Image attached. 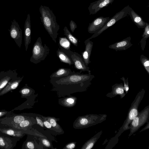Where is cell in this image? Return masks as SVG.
Here are the masks:
<instances>
[{"label": "cell", "mask_w": 149, "mask_h": 149, "mask_svg": "<svg viewBox=\"0 0 149 149\" xmlns=\"http://www.w3.org/2000/svg\"><path fill=\"white\" fill-rule=\"evenodd\" d=\"M75 72L67 76L58 79H50L52 90L56 92L59 97L69 96L72 93L87 90L95 77L91 73Z\"/></svg>", "instance_id": "6da1fadb"}, {"label": "cell", "mask_w": 149, "mask_h": 149, "mask_svg": "<svg viewBox=\"0 0 149 149\" xmlns=\"http://www.w3.org/2000/svg\"><path fill=\"white\" fill-rule=\"evenodd\" d=\"M39 11L41 22L45 29L52 40L56 43L60 26L56 22L54 14L49 7L42 5L39 8Z\"/></svg>", "instance_id": "7a4b0ae2"}, {"label": "cell", "mask_w": 149, "mask_h": 149, "mask_svg": "<svg viewBox=\"0 0 149 149\" xmlns=\"http://www.w3.org/2000/svg\"><path fill=\"white\" fill-rule=\"evenodd\" d=\"M145 92V90L143 88L137 94L131 104L125 120L114 137L118 138L123 132L130 130L132 122L139 113V107L144 97Z\"/></svg>", "instance_id": "3957f363"}, {"label": "cell", "mask_w": 149, "mask_h": 149, "mask_svg": "<svg viewBox=\"0 0 149 149\" xmlns=\"http://www.w3.org/2000/svg\"><path fill=\"white\" fill-rule=\"evenodd\" d=\"M107 117L106 114H88L79 116L73 123L75 129L88 128L100 123L105 121Z\"/></svg>", "instance_id": "277c9868"}, {"label": "cell", "mask_w": 149, "mask_h": 149, "mask_svg": "<svg viewBox=\"0 0 149 149\" xmlns=\"http://www.w3.org/2000/svg\"><path fill=\"white\" fill-rule=\"evenodd\" d=\"M50 49L45 43L42 45L41 38L39 37L33 45L32 55L30 61L37 64L44 61L48 55Z\"/></svg>", "instance_id": "5b68a950"}, {"label": "cell", "mask_w": 149, "mask_h": 149, "mask_svg": "<svg viewBox=\"0 0 149 149\" xmlns=\"http://www.w3.org/2000/svg\"><path fill=\"white\" fill-rule=\"evenodd\" d=\"M149 119V106L148 105L139 113L133 120L130 126L129 136L136 132Z\"/></svg>", "instance_id": "8992f818"}, {"label": "cell", "mask_w": 149, "mask_h": 149, "mask_svg": "<svg viewBox=\"0 0 149 149\" xmlns=\"http://www.w3.org/2000/svg\"><path fill=\"white\" fill-rule=\"evenodd\" d=\"M129 7V5H128L121 10L116 13L112 18L110 19L101 29L95 32L89 38L91 40L98 36L104 31L114 25L118 21L126 17L128 14Z\"/></svg>", "instance_id": "52a82bcc"}, {"label": "cell", "mask_w": 149, "mask_h": 149, "mask_svg": "<svg viewBox=\"0 0 149 149\" xmlns=\"http://www.w3.org/2000/svg\"><path fill=\"white\" fill-rule=\"evenodd\" d=\"M60 47L71 59L76 69L81 71H87L88 73H91L89 68L86 65L82 57L79 54L70 49H66Z\"/></svg>", "instance_id": "ba28073f"}, {"label": "cell", "mask_w": 149, "mask_h": 149, "mask_svg": "<svg viewBox=\"0 0 149 149\" xmlns=\"http://www.w3.org/2000/svg\"><path fill=\"white\" fill-rule=\"evenodd\" d=\"M26 113H13L8 116L0 118V124L7 125L10 127L20 123L30 117Z\"/></svg>", "instance_id": "9c48e42d"}, {"label": "cell", "mask_w": 149, "mask_h": 149, "mask_svg": "<svg viewBox=\"0 0 149 149\" xmlns=\"http://www.w3.org/2000/svg\"><path fill=\"white\" fill-rule=\"evenodd\" d=\"M8 30L11 38L14 40L19 48H20L22 41V30L15 19L12 21L10 29Z\"/></svg>", "instance_id": "30bf717a"}, {"label": "cell", "mask_w": 149, "mask_h": 149, "mask_svg": "<svg viewBox=\"0 0 149 149\" xmlns=\"http://www.w3.org/2000/svg\"><path fill=\"white\" fill-rule=\"evenodd\" d=\"M20 139L0 132V149H13Z\"/></svg>", "instance_id": "8fae6325"}, {"label": "cell", "mask_w": 149, "mask_h": 149, "mask_svg": "<svg viewBox=\"0 0 149 149\" xmlns=\"http://www.w3.org/2000/svg\"><path fill=\"white\" fill-rule=\"evenodd\" d=\"M109 17L100 16L95 18L90 23L88 28V31L90 33L94 34L101 29L109 20Z\"/></svg>", "instance_id": "7c38bea8"}, {"label": "cell", "mask_w": 149, "mask_h": 149, "mask_svg": "<svg viewBox=\"0 0 149 149\" xmlns=\"http://www.w3.org/2000/svg\"><path fill=\"white\" fill-rule=\"evenodd\" d=\"M16 70H9L0 72V92L12 79L17 77Z\"/></svg>", "instance_id": "4fadbf2b"}, {"label": "cell", "mask_w": 149, "mask_h": 149, "mask_svg": "<svg viewBox=\"0 0 149 149\" xmlns=\"http://www.w3.org/2000/svg\"><path fill=\"white\" fill-rule=\"evenodd\" d=\"M114 0H98L91 3L88 7L90 15H94L112 3Z\"/></svg>", "instance_id": "5bb4252c"}, {"label": "cell", "mask_w": 149, "mask_h": 149, "mask_svg": "<svg viewBox=\"0 0 149 149\" xmlns=\"http://www.w3.org/2000/svg\"><path fill=\"white\" fill-rule=\"evenodd\" d=\"M0 132L20 139L26 134L20 130L2 124H0Z\"/></svg>", "instance_id": "9a60e30c"}, {"label": "cell", "mask_w": 149, "mask_h": 149, "mask_svg": "<svg viewBox=\"0 0 149 149\" xmlns=\"http://www.w3.org/2000/svg\"><path fill=\"white\" fill-rule=\"evenodd\" d=\"M131 37L129 36L121 40L109 45L108 47L116 51L126 50L133 45L131 42Z\"/></svg>", "instance_id": "2e32d148"}, {"label": "cell", "mask_w": 149, "mask_h": 149, "mask_svg": "<svg viewBox=\"0 0 149 149\" xmlns=\"http://www.w3.org/2000/svg\"><path fill=\"white\" fill-rule=\"evenodd\" d=\"M21 94V97L27 99V100L20 105L21 107L24 109L26 108L28 105L29 99L34 94L35 91L33 88L29 87L27 84L21 88L19 91Z\"/></svg>", "instance_id": "e0dca14e"}, {"label": "cell", "mask_w": 149, "mask_h": 149, "mask_svg": "<svg viewBox=\"0 0 149 149\" xmlns=\"http://www.w3.org/2000/svg\"><path fill=\"white\" fill-rule=\"evenodd\" d=\"M24 40L25 50L26 51L31 40V26L30 16L29 14L27 15L24 23Z\"/></svg>", "instance_id": "ac0fdd59"}, {"label": "cell", "mask_w": 149, "mask_h": 149, "mask_svg": "<svg viewBox=\"0 0 149 149\" xmlns=\"http://www.w3.org/2000/svg\"><path fill=\"white\" fill-rule=\"evenodd\" d=\"M24 76L17 77L11 80L0 92V96H2L17 88L22 81Z\"/></svg>", "instance_id": "d6986e66"}, {"label": "cell", "mask_w": 149, "mask_h": 149, "mask_svg": "<svg viewBox=\"0 0 149 149\" xmlns=\"http://www.w3.org/2000/svg\"><path fill=\"white\" fill-rule=\"evenodd\" d=\"M84 43L85 45V49L82 52L81 54L85 64L87 66H88V64L91 62L90 59L93 43L90 40L89 38L85 40Z\"/></svg>", "instance_id": "ffe728a7"}, {"label": "cell", "mask_w": 149, "mask_h": 149, "mask_svg": "<svg viewBox=\"0 0 149 149\" xmlns=\"http://www.w3.org/2000/svg\"><path fill=\"white\" fill-rule=\"evenodd\" d=\"M123 88V83L116 84L112 86V90L110 92L107 93L106 96L107 97L112 98L119 95L121 99L122 98L126 95Z\"/></svg>", "instance_id": "44dd1931"}, {"label": "cell", "mask_w": 149, "mask_h": 149, "mask_svg": "<svg viewBox=\"0 0 149 149\" xmlns=\"http://www.w3.org/2000/svg\"><path fill=\"white\" fill-rule=\"evenodd\" d=\"M128 14L130 16L133 22L139 28L143 29L145 28L146 22L130 7L128 10Z\"/></svg>", "instance_id": "7402d4cb"}, {"label": "cell", "mask_w": 149, "mask_h": 149, "mask_svg": "<svg viewBox=\"0 0 149 149\" xmlns=\"http://www.w3.org/2000/svg\"><path fill=\"white\" fill-rule=\"evenodd\" d=\"M75 72L72 71L69 68H61L52 73L50 76V79H58L67 76Z\"/></svg>", "instance_id": "603a6c76"}, {"label": "cell", "mask_w": 149, "mask_h": 149, "mask_svg": "<svg viewBox=\"0 0 149 149\" xmlns=\"http://www.w3.org/2000/svg\"><path fill=\"white\" fill-rule=\"evenodd\" d=\"M77 98L74 96H68L58 100V103L61 105L67 107H72L76 104Z\"/></svg>", "instance_id": "cb8c5ba5"}, {"label": "cell", "mask_w": 149, "mask_h": 149, "mask_svg": "<svg viewBox=\"0 0 149 149\" xmlns=\"http://www.w3.org/2000/svg\"><path fill=\"white\" fill-rule=\"evenodd\" d=\"M34 121L33 117H30L26 119L21 123L13 125L11 127L17 128L25 131L29 130L31 126L34 123Z\"/></svg>", "instance_id": "d4e9b609"}, {"label": "cell", "mask_w": 149, "mask_h": 149, "mask_svg": "<svg viewBox=\"0 0 149 149\" xmlns=\"http://www.w3.org/2000/svg\"><path fill=\"white\" fill-rule=\"evenodd\" d=\"M103 131L101 130L93 136L90 139L86 141L82 147L81 149H91L95 144L97 141L100 137Z\"/></svg>", "instance_id": "484cf974"}, {"label": "cell", "mask_w": 149, "mask_h": 149, "mask_svg": "<svg viewBox=\"0 0 149 149\" xmlns=\"http://www.w3.org/2000/svg\"><path fill=\"white\" fill-rule=\"evenodd\" d=\"M50 123L53 128V130L60 134H63L64 131L60 126L57 123L59 118L52 116H44Z\"/></svg>", "instance_id": "4316f807"}, {"label": "cell", "mask_w": 149, "mask_h": 149, "mask_svg": "<svg viewBox=\"0 0 149 149\" xmlns=\"http://www.w3.org/2000/svg\"><path fill=\"white\" fill-rule=\"evenodd\" d=\"M56 54L61 62L68 64L70 66L74 64L71 59L60 47L57 50Z\"/></svg>", "instance_id": "83f0119b"}, {"label": "cell", "mask_w": 149, "mask_h": 149, "mask_svg": "<svg viewBox=\"0 0 149 149\" xmlns=\"http://www.w3.org/2000/svg\"><path fill=\"white\" fill-rule=\"evenodd\" d=\"M144 31L142 36V38L140 42L142 50H144L145 47L146 40L149 38V24L146 22V26L144 28Z\"/></svg>", "instance_id": "f1b7e54d"}, {"label": "cell", "mask_w": 149, "mask_h": 149, "mask_svg": "<svg viewBox=\"0 0 149 149\" xmlns=\"http://www.w3.org/2000/svg\"><path fill=\"white\" fill-rule=\"evenodd\" d=\"M63 31L64 35L66 36L69 40L74 45L77 46L78 43V39L70 33L66 26H65L64 27Z\"/></svg>", "instance_id": "f546056e"}, {"label": "cell", "mask_w": 149, "mask_h": 149, "mask_svg": "<svg viewBox=\"0 0 149 149\" xmlns=\"http://www.w3.org/2000/svg\"><path fill=\"white\" fill-rule=\"evenodd\" d=\"M36 144L34 141L31 140L27 137L26 140L23 143L21 149H34L36 148Z\"/></svg>", "instance_id": "4dcf8cb0"}, {"label": "cell", "mask_w": 149, "mask_h": 149, "mask_svg": "<svg viewBox=\"0 0 149 149\" xmlns=\"http://www.w3.org/2000/svg\"><path fill=\"white\" fill-rule=\"evenodd\" d=\"M59 44L60 47L66 49H69L70 47V41L65 37H59Z\"/></svg>", "instance_id": "1f68e13d"}, {"label": "cell", "mask_w": 149, "mask_h": 149, "mask_svg": "<svg viewBox=\"0 0 149 149\" xmlns=\"http://www.w3.org/2000/svg\"><path fill=\"white\" fill-rule=\"evenodd\" d=\"M140 60L141 63L149 75V59L143 54L140 56Z\"/></svg>", "instance_id": "d6a6232c"}, {"label": "cell", "mask_w": 149, "mask_h": 149, "mask_svg": "<svg viewBox=\"0 0 149 149\" xmlns=\"http://www.w3.org/2000/svg\"><path fill=\"white\" fill-rule=\"evenodd\" d=\"M120 79L123 82V88L124 91L125 92L126 94L128 92L129 90V86L128 82V78H127L126 79L124 77H122Z\"/></svg>", "instance_id": "836d02e7"}, {"label": "cell", "mask_w": 149, "mask_h": 149, "mask_svg": "<svg viewBox=\"0 0 149 149\" xmlns=\"http://www.w3.org/2000/svg\"><path fill=\"white\" fill-rule=\"evenodd\" d=\"M14 111V109L10 111H8L4 109L0 110V118L7 116L14 113L13 112Z\"/></svg>", "instance_id": "e575fe53"}, {"label": "cell", "mask_w": 149, "mask_h": 149, "mask_svg": "<svg viewBox=\"0 0 149 149\" xmlns=\"http://www.w3.org/2000/svg\"><path fill=\"white\" fill-rule=\"evenodd\" d=\"M40 116V117H41L42 119L43 124L48 129L53 130V127L49 121L45 118L44 117V116Z\"/></svg>", "instance_id": "d590c367"}, {"label": "cell", "mask_w": 149, "mask_h": 149, "mask_svg": "<svg viewBox=\"0 0 149 149\" xmlns=\"http://www.w3.org/2000/svg\"><path fill=\"white\" fill-rule=\"evenodd\" d=\"M41 140L42 143L44 146L47 148H51V144L50 142L47 139L44 138H42Z\"/></svg>", "instance_id": "8d00e7d4"}, {"label": "cell", "mask_w": 149, "mask_h": 149, "mask_svg": "<svg viewBox=\"0 0 149 149\" xmlns=\"http://www.w3.org/2000/svg\"><path fill=\"white\" fill-rule=\"evenodd\" d=\"M76 142H72L67 144L63 148V149H72L76 146Z\"/></svg>", "instance_id": "74e56055"}, {"label": "cell", "mask_w": 149, "mask_h": 149, "mask_svg": "<svg viewBox=\"0 0 149 149\" xmlns=\"http://www.w3.org/2000/svg\"><path fill=\"white\" fill-rule=\"evenodd\" d=\"M70 29L72 32L73 33L75 29L77 28V25L72 20L70 21Z\"/></svg>", "instance_id": "f35d334b"}, {"label": "cell", "mask_w": 149, "mask_h": 149, "mask_svg": "<svg viewBox=\"0 0 149 149\" xmlns=\"http://www.w3.org/2000/svg\"><path fill=\"white\" fill-rule=\"evenodd\" d=\"M36 120L37 123L38 125L42 127H44L45 126L43 124L42 119L40 116H36Z\"/></svg>", "instance_id": "ab89813d"}, {"label": "cell", "mask_w": 149, "mask_h": 149, "mask_svg": "<svg viewBox=\"0 0 149 149\" xmlns=\"http://www.w3.org/2000/svg\"><path fill=\"white\" fill-rule=\"evenodd\" d=\"M146 125V126L142 129L140 131V132H141L144 131V130H146L147 129H149V121H148Z\"/></svg>", "instance_id": "60d3db41"}]
</instances>
